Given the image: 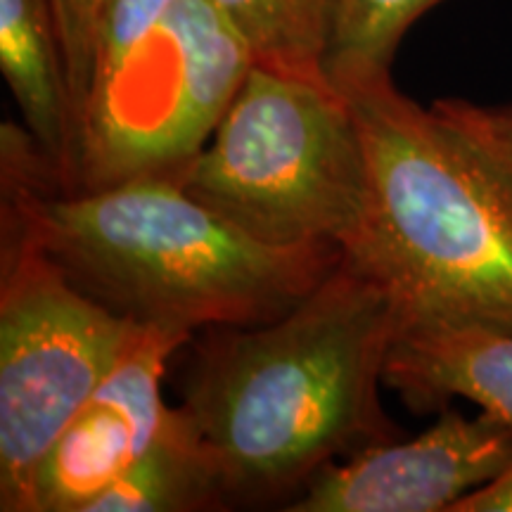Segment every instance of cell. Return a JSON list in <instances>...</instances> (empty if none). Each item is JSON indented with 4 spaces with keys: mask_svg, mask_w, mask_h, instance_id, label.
<instances>
[{
    "mask_svg": "<svg viewBox=\"0 0 512 512\" xmlns=\"http://www.w3.org/2000/svg\"><path fill=\"white\" fill-rule=\"evenodd\" d=\"M444 0H332L325 76L332 86L392 74L401 38Z\"/></svg>",
    "mask_w": 512,
    "mask_h": 512,
    "instance_id": "13",
    "label": "cell"
},
{
    "mask_svg": "<svg viewBox=\"0 0 512 512\" xmlns=\"http://www.w3.org/2000/svg\"><path fill=\"white\" fill-rule=\"evenodd\" d=\"M226 482L214 453L190 425L183 408H171L155 444L105 489L86 512H197L226 510Z\"/></svg>",
    "mask_w": 512,
    "mask_h": 512,
    "instance_id": "11",
    "label": "cell"
},
{
    "mask_svg": "<svg viewBox=\"0 0 512 512\" xmlns=\"http://www.w3.org/2000/svg\"><path fill=\"white\" fill-rule=\"evenodd\" d=\"M491 152L512 171V102L508 105H475L467 100H448Z\"/></svg>",
    "mask_w": 512,
    "mask_h": 512,
    "instance_id": "16",
    "label": "cell"
},
{
    "mask_svg": "<svg viewBox=\"0 0 512 512\" xmlns=\"http://www.w3.org/2000/svg\"><path fill=\"white\" fill-rule=\"evenodd\" d=\"M3 214L98 302L190 335L280 318L344 256L330 242L264 245L171 176L67 192L15 124H3Z\"/></svg>",
    "mask_w": 512,
    "mask_h": 512,
    "instance_id": "2",
    "label": "cell"
},
{
    "mask_svg": "<svg viewBox=\"0 0 512 512\" xmlns=\"http://www.w3.org/2000/svg\"><path fill=\"white\" fill-rule=\"evenodd\" d=\"M238 31L254 64L328 81L325 48L332 0H211Z\"/></svg>",
    "mask_w": 512,
    "mask_h": 512,
    "instance_id": "12",
    "label": "cell"
},
{
    "mask_svg": "<svg viewBox=\"0 0 512 512\" xmlns=\"http://www.w3.org/2000/svg\"><path fill=\"white\" fill-rule=\"evenodd\" d=\"M335 88L368 178L344 256L389 292L403 325L512 330V171L448 100L422 107L392 74Z\"/></svg>",
    "mask_w": 512,
    "mask_h": 512,
    "instance_id": "3",
    "label": "cell"
},
{
    "mask_svg": "<svg viewBox=\"0 0 512 512\" xmlns=\"http://www.w3.org/2000/svg\"><path fill=\"white\" fill-rule=\"evenodd\" d=\"M384 387L415 413L465 399L512 427V330L403 325L389 349Z\"/></svg>",
    "mask_w": 512,
    "mask_h": 512,
    "instance_id": "9",
    "label": "cell"
},
{
    "mask_svg": "<svg viewBox=\"0 0 512 512\" xmlns=\"http://www.w3.org/2000/svg\"><path fill=\"white\" fill-rule=\"evenodd\" d=\"M252 64L245 41L211 0H176L93 83L67 192L176 171L214 136Z\"/></svg>",
    "mask_w": 512,
    "mask_h": 512,
    "instance_id": "6",
    "label": "cell"
},
{
    "mask_svg": "<svg viewBox=\"0 0 512 512\" xmlns=\"http://www.w3.org/2000/svg\"><path fill=\"white\" fill-rule=\"evenodd\" d=\"M0 275V510L29 512L43 453L150 325L83 292L5 214Z\"/></svg>",
    "mask_w": 512,
    "mask_h": 512,
    "instance_id": "5",
    "label": "cell"
},
{
    "mask_svg": "<svg viewBox=\"0 0 512 512\" xmlns=\"http://www.w3.org/2000/svg\"><path fill=\"white\" fill-rule=\"evenodd\" d=\"M164 176L271 247L344 249L366 214V155L344 93L261 64L209 143Z\"/></svg>",
    "mask_w": 512,
    "mask_h": 512,
    "instance_id": "4",
    "label": "cell"
},
{
    "mask_svg": "<svg viewBox=\"0 0 512 512\" xmlns=\"http://www.w3.org/2000/svg\"><path fill=\"white\" fill-rule=\"evenodd\" d=\"M0 72L38 152L72 190L79 119L50 0H0Z\"/></svg>",
    "mask_w": 512,
    "mask_h": 512,
    "instance_id": "10",
    "label": "cell"
},
{
    "mask_svg": "<svg viewBox=\"0 0 512 512\" xmlns=\"http://www.w3.org/2000/svg\"><path fill=\"white\" fill-rule=\"evenodd\" d=\"M512 460V427L444 408L413 439L368 446L318 472L290 512H451Z\"/></svg>",
    "mask_w": 512,
    "mask_h": 512,
    "instance_id": "7",
    "label": "cell"
},
{
    "mask_svg": "<svg viewBox=\"0 0 512 512\" xmlns=\"http://www.w3.org/2000/svg\"><path fill=\"white\" fill-rule=\"evenodd\" d=\"M451 512H512V460L494 482L465 496Z\"/></svg>",
    "mask_w": 512,
    "mask_h": 512,
    "instance_id": "17",
    "label": "cell"
},
{
    "mask_svg": "<svg viewBox=\"0 0 512 512\" xmlns=\"http://www.w3.org/2000/svg\"><path fill=\"white\" fill-rule=\"evenodd\" d=\"M190 332L150 325L67 422L31 479L29 512H86L155 444L169 422L162 377Z\"/></svg>",
    "mask_w": 512,
    "mask_h": 512,
    "instance_id": "8",
    "label": "cell"
},
{
    "mask_svg": "<svg viewBox=\"0 0 512 512\" xmlns=\"http://www.w3.org/2000/svg\"><path fill=\"white\" fill-rule=\"evenodd\" d=\"M50 5H53L57 31H60L69 93H72L76 119L81 126L83 110H86L93 86L98 31L105 0H50Z\"/></svg>",
    "mask_w": 512,
    "mask_h": 512,
    "instance_id": "14",
    "label": "cell"
},
{
    "mask_svg": "<svg viewBox=\"0 0 512 512\" xmlns=\"http://www.w3.org/2000/svg\"><path fill=\"white\" fill-rule=\"evenodd\" d=\"M401 325L389 292L342 256L280 318L202 330L181 408L233 508L302 494L323 467L401 439L380 399Z\"/></svg>",
    "mask_w": 512,
    "mask_h": 512,
    "instance_id": "1",
    "label": "cell"
},
{
    "mask_svg": "<svg viewBox=\"0 0 512 512\" xmlns=\"http://www.w3.org/2000/svg\"><path fill=\"white\" fill-rule=\"evenodd\" d=\"M174 3L176 0H105L100 17L93 83L110 72L114 64L124 60L140 38H145L157 27L159 19L171 10Z\"/></svg>",
    "mask_w": 512,
    "mask_h": 512,
    "instance_id": "15",
    "label": "cell"
}]
</instances>
